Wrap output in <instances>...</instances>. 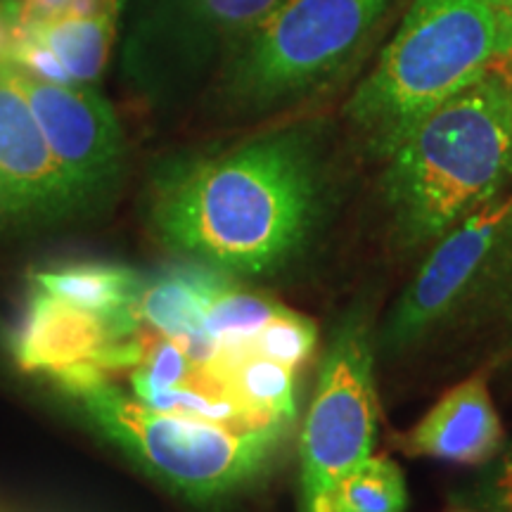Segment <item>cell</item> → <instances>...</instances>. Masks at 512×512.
Instances as JSON below:
<instances>
[{
    "label": "cell",
    "instance_id": "1",
    "mask_svg": "<svg viewBox=\"0 0 512 512\" xmlns=\"http://www.w3.org/2000/svg\"><path fill=\"white\" fill-rule=\"evenodd\" d=\"M320 159L304 131L166 159L147 185L159 245L235 278H266L309 249L323 219Z\"/></svg>",
    "mask_w": 512,
    "mask_h": 512
},
{
    "label": "cell",
    "instance_id": "2",
    "mask_svg": "<svg viewBox=\"0 0 512 512\" xmlns=\"http://www.w3.org/2000/svg\"><path fill=\"white\" fill-rule=\"evenodd\" d=\"M512 176V83L484 74L384 157L382 195L403 252L439 240Z\"/></svg>",
    "mask_w": 512,
    "mask_h": 512
},
{
    "label": "cell",
    "instance_id": "3",
    "mask_svg": "<svg viewBox=\"0 0 512 512\" xmlns=\"http://www.w3.org/2000/svg\"><path fill=\"white\" fill-rule=\"evenodd\" d=\"M501 19L489 0H413L347 119L382 159L441 102L491 72Z\"/></svg>",
    "mask_w": 512,
    "mask_h": 512
},
{
    "label": "cell",
    "instance_id": "4",
    "mask_svg": "<svg viewBox=\"0 0 512 512\" xmlns=\"http://www.w3.org/2000/svg\"><path fill=\"white\" fill-rule=\"evenodd\" d=\"M48 384L147 477L195 505L242 494L268 475L290 441L283 432H240L169 418L91 373L53 377Z\"/></svg>",
    "mask_w": 512,
    "mask_h": 512
},
{
    "label": "cell",
    "instance_id": "5",
    "mask_svg": "<svg viewBox=\"0 0 512 512\" xmlns=\"http://www.w3.org/2000/svg\"><path fill=\"white\" fill-rule=\"evenodd\" d=\"M392 0H283L230 60L228 95L242 107L280 105L323 86L358 53Z\"/></svg>",
    "mask_w": 512,
    "mask_h": 512
},
{
    "label": "cell",
    "instance_id": "6",
    "mask_svg": "<svg viewBox=\"0 0 512 512\" xmlns=\"http://www.w3.org/2000/svg\"><path fill=\"white\" fill-rule=\"evenodd\" d=\"M375 354L368 313L351 311L332 330L304 415L302 512H337L344 477L373 453L380 422Z\"/></svg>",
    "mask_w": 512,
    "mask_h": 512
},
{
    "label": "cell",
    "instance_id": "7",
    "mask_svg": "<svg viewBox=\"0 0 512 512\" xmlns=\"http://www.w3.org/2000/svg\"><path fill=\"white\" fill-rule=\"evenodd\" d=\"M510 261L512 192H498L432 242L430 254L375 335L377 351L399 356L458 313L486 304Z\"/></svg>",
    "mask_w": 512,
    "mask_h": 512
},
{
    "label": "cell",
    "instance_id": "8",
    "mask_svg": "<svg viewBox=\"0 0 512 512\" xmlns=\"http://www.w3.org/2000/svg\"><path fill=\"white\" fill-rule=\"evenodd\" d=\"M79 214L110 200L124 174L126 140L114 107L83 83H53L12 67Z\"/></svg>",
    "mask_w": 512,
    "mask_h": 512
},
{
    "label": "cell",
    "instance_id": "9",
    "mask_svg": "<svg viewBox=\"0 0 512 512\" xmlns=\"http://www.w3.org/2000/svg\"><path fill=\"white\" fill-rule=\"evenodd\" d=\"M79 214L27 95L0 62V226H38Z\"/></svg>",
    "mask_w": 512,
    "mask_h": 512
},
{
    "label": "cell",
    "instance_id": "10",
    "mask_svg": "<svg viewBox=\"0 0 512 512\" xmlns=\"http://www.w3.org/2000/svg\"><path fill=\"white\" fill-rule=\"evenodd\" d=\"M491 368L467 375L434 401V406L394 437L408 458L482 467L505 446V427L491 394Z\"/></svg>",
    "mask_w": 512,
    "mask_h": 512
},
{
    "label": "cell",
    "instance_id": "11",
    "mask_svg": "<svg viewBox=\"0 0 512 512\" xmlns=\"http://www.w3.org/2000/svg\"><path fill=\"white\" fill-rule=\"evenodd\" d=\"M280 3L283 0H164L140 19L133 48H128L133 76L145 83L166 55L185 57L214 38L242 36Z\"/></svg>",
    "mask_w": 512,
    "mask_h": 512
},
{
    "label": "cell",
    "instance_id": "12",
    "mask_svg": "<svg viewBox=\"0 0 512 512\" xmlns=\"http://www.w3.org/2000/svg\"><path fill=\"white\" fill-rule=\"evenodd\" d=\"M22 27L57 57L69 81L88 86L105 72L117 36V17L57 15Z\"/></svg>",
    "mask_w": 512,
    "mask_h": 512
},
{
    "label": "cell",
    "instance_id": "13",
    "mask_svg": "<svg viewBox=\"0 0 512 512\" xmlns=\"http://www.w3.org/2000/svg\"><path fill=\"white\" fill-rule=\"evenodd\" d=\"M408 489L399 463L370 453L344 477L337 512H406Z\"/></svg>",
    "mask_w": 512,
    "mask_h": 512
},
{
    "label": "cell",
    "instance_id": "14",
    "mask_svg": "<svg viewBox=\"0 0 512 512\" xmlns=\"http://www.w3.org/2000/svg\"><path fill=\"white\" fill-rule=\"evenodd\" d=\"M458 503L472 512H512V441H505L498 456L479 467Z\"/></svg>",
    "mask_w": 512,
    "mask_h": 512
},
{
    "label": "cell",
    "instance_id": "15",
    "mask_svg": "<svg viewBox=\"0 0 512 512\" xmlns=\"http://www.w3.org/2000/svg\"><path fill=\"white\" fill-rule=\"evenodd\" d=\"M484 306L494 311V318L503 328L505 349L512 354V261L508 264V268H505L503 278L498 280L496 290L491 292V297L486 299Z\"/></svg>",
    "mask_w": 512,
    "mask_h": 512
},
{
    "label": "cell",
    "instance_id": "16",
    "mask_svg": "<svg viewBox=\"0 0 512 512\" xmlns=\"http://www.w3.org/2000/svg\"><path fill=\"white\" fill-rule=\"evenodd\" d=\"M19 22H17V10L12 0H0V62L8 64L12 43H15Z\"/></svg>",
    "mask_w": 512,
    "mask_h": 512
},
{
    "label": "cell",
    "instance_id": "17",
    "mask_svg": "<svg viewBox=\"0 0 512 512\" xmlns=\"http://www.w3.org/2000/svg\"><path fill=\"white\" fill-rule=\"evenodd\" d=\"M124 8V0H72L64 15L76 17H117Z\"/></svg>",
    "mask_w": 512,
    "mask_h": 512
},
{
    "label": "cell",
    "instance_id": "18",
    "mask_svg": "<svg viewBox=\"0 0 512 512\" xmlns=\"http://www.w3.org/2000/svg\"><path fill=\"white\" fill-rule=\"evenodd\" d=\"M501 19V29H498V60H512V10L505 12Z\"/></svg>",
    "mask_w": 512,
    "mask_h": 512
},
{
    "label": "cell",
    "instance_id": "19",
    "mask_svg": "<svg viewBox=\"0 0 512 512\" xmlns=\"http://www.w3.org/2000/svg\"><path fill=\"white\" fill-rule=\"evenodd\" d=\"M489 3L494 5V10L498 12V17L512 10V0H489Z\"/></svg>",
    "mask_w": 512,
    "mask_h": 512
},
{
    "label": "cell",
    "instance_id": "20",
    "mask_svg": "<svg viewBox=\"0 0 512 512\" xmlns=\"http://www.w3.org/2000/svg\"><path fill=\"white\" fill-rule=\"evenodd\" d=\"M448 512H472V510H467V508H465V505H460V503H456V508H453V510H448Z\"/></svg>",
    "mask_w": 512,
    "mask_h": 512
}]
</instances>
